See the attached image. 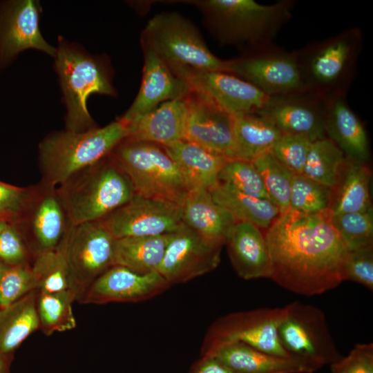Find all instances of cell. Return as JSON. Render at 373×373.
Instances as JSON below:
<instances>
[{
    "label": "cell",
    "instance_id": "1",
    "mask_svg": "<svg viewBox=\"0 0 373 373\" xmlns=\"http://www.w3.org/2000/svg\"><path fill=\"white\" fill-rule=\"evenodd\" d=\"M271 262L269 278L305 296L338 287L348 250L332 224L329 211L280 214L264 233Z\"/></svg>",
    "mask_w": 373,
    "mask_h": 373
},
{
    "label": "cell",
    "instance_id": "2",
    "mask_svg": "<svg viewBox=\"0 0 373 373\" xmlns=\"http://www.w3.org/2000/svg\"><path fill=\"white\" fill-rule=\"evenodd\" d=\"M53 68L66 108L65 130L84 132L98 127L87 106L93 94L115 97L108 59L90 53L79 44L58 36Z\"/></svg>",
    "mask_w": 373,
    "mask_h": 373
},
{
    "label": "cell",
    "instance_id": "3",
    "mask_svg": "<svg viewBox=\"0 0 373 373\" xmlns=\"http://www.w3.org/2000/svg\"><path fill=\"white\" fill-rule=\"evenodd\" d=\"M128 134L121 118L84 132L60 131L46 135L39 144L41 186L55 189L77 173L108 156Z\"/></svg>",
    "mask_w": 373,
    "mask_h": 373
},
{
    "label": "cell",
    "instance_id": "4",
    "mask_svg": "<svg viewBox=\"0 0 373 373\" xmlns=\"http://www.w3.org/2000/svg\"><path fill=\"white\" fill-rule=\"evenodd\" d=\"M56 189L70 227L102 220L135 195L129 177L111 154Z\"/></svg>",
    "mask_w": 373,
    "mask_h": 373
},
{
    "label": "cell",
    "instance_id": "5",
    "mask_svg": "<svg viewBox=\"0 0 373 373\" xmlns=\"http://www.w3.org/2000/svg\"><path fill=\"white\" fill-rule=\"evenodd\" d=\"M191 3L202 11L220 42L247 46L255 52L271 47V40L291 17L294 3L262 5L254 0H204Z\"/></svg>",
    "mask_w": 373,
    "mask_h": 373
},
{
    "label": "cell",
    "instance_id": "6",
    "mask_svg": "<svg viewBox=\"0 0 373 373\" xmlns=\"http://www.w3.org/2000/svg\"><path fill=\"white\" fill-rule=\"evenodd\" d=\"M111 154L129 177L135 194L182 207L191 188L162 146L126 137Z\"/></svg>",
    "mask_w": 373,
    "mask_h": 373
},
{
    "label": "cell",
    "instance_id": "7",
    "mask_svg": "<svg viewBox=\"0 0 373 373\" xmlns=\"http://www.w3.org/2000/svg\"><path fill=\"white\" fill-rule=\"evenodd\" d=\"M362 40L360 29L352 28L296 51L306 92L323 99L345 95Z\"/></svg>",
    "mask_w": 373,
    "mask_h": 373
},
{
    "label": "cell",
    "instance_id": "8",
    "mask_svg": "<svg viewBox=\"0 0 373 373\" xmlns=\"http://www.w3.org/2000/svg\"><path fill=\"white\" fill-rule=\"evenodd\" d=\"M141 43L153 49L169 69L186 67L227 73V60L213 55L195 27L178 13L153 16L142 31Z\"/></svg>",
    "mask_w": 373,
    "mask_h": 373
},
{
    "label": "cell",
    "instance_id": "9",
    "mask_svg": "<svg viewBox=\"0 0 373 373\" xmlns=\"http://www.w3.org/2000/svg\"><path fill=\"white\" fill-rule=\"evenodd\" d=\"M285 308H260L227 314L215 321L207 330L201 356H210L227 345L242 343L270 354L291 356L280 344L278 328Z\"/></svg>",
    "mask_w": 373,
    "mask_h": 373
},
{
    "label": "cell",
    "instance_id": "10",
    "mask_svg": "<svg viewBox=\"0 0 373 373\" xmlns=\"http://www.w3.org/2000/svg\"><path fill=\"white\" fill-rule=\"evenodd\" d=\"M64 238L69 289L79 303L91 284L113 266L115 239L102 220L68 225Z\"/></svg>",
    "mask_w": 373,
    "mask_h": 373
},
{
    "label": "cell",
    "instance_id": "11",
    "mask_svg": "<svg viewBox=\"0 0 373 373\" xmlns=\"http://www.w3.org/2000/svg\"><path fill=\"white\" fill-rule=\"evenodd\" d=\"M285 308V315L278 326V335L289 356L313 363L321 368L341 358L320 309L299 301Z\"/></svg>",
    "mask_w": 373,
    "mask_h": 373
},
{
    "label": "cell",
    "instance_id": "12",
    "mask_svg": "<svg viewBox=\"0 0 373 373\" xmlns=\"http://www.w3.org/2000/svg\"><path fill=\"white\" fill-rule=\"evenodd\" d=\"M227 73L244 79L269 97L306 92L296 51L269 47L227 60Z\"/></svg>",
    "mask_w": 373,
    "mask_h": 373
},
{
    "label": "cell",
    "instance_id": "13",
    "mask_svg": "<svg viewBox=\"0 0 373 373\" xmlns=\"http://www.w3.org/2000/svg\"><path fill=\"white\" fill-rule=\"evenodd\" d=\"M170 70L191 90L206 97L233 117L256 113L269 98L255 86L228 73L186 67Z\"/></svg>",
    "mask_w": 373,
    "mask_h": 373
},
{
    "label": "cell",
    "instance_id": "14",
    "mask_svg": "<svg viewBox=\"0 0 373 373\" xmlns=\"http://www.w3.org/2000/svg\"><path fill=\"white\" fill-rule=\"evenodd\" d=\"M42 7L37 0H16L0 7V71L27 50L42 52L52 59L56 47L41 34Z\"/></svg>",
    "mask_w": 373,
    "mask_h": 373
},
{
    "label": "cell",
    "instance_id": "15",
    "mask_svg": "<svg viewBox=\"0 0 373 373\" xmlns=\"http://www.w3.org/2000/svg\"><path fill=\"white\" fill-rule=\"evenodd\" d=\"M102 222L115 239L171 233L183 224L182 207L135 194Z\"/></svg>",
    "mask_w": 373,
    "mask_h": 373
},
{
    "label": "cell",
    "instance_id": "16",
    "mask_svg": "<svg viewBox=\"0 0 373 373\" xmlns=\"http://www.w3.org/2000/svg\"><path fill=\"white\" fill-rule=\"evenodd\" d=\"M222 247L183 223L172 233L157 271L171 285L187 282L214 270L220 262Z\"/></svg>",
    "mask_w": 373,
    "mask_h": 373
},
{
    "label": "cell",
    "instance_id": "17",
    "mask_svg": "<svg viewBox=\"0 0 373 373\" xmlns=\"http://www.w3.org/2000/svg\"><path fill=\"white\" fill-rule=\"evenodd\" d=\"M325 99L308 92L269 97L256 114L274 125L282 135H296L312 142L325 133Z\"/></svg>",
    "mask_w": 373,
    "mask_h": 373
},
{
    "label": "cell",
    "instance_id": "18",
    "mask_svg": "<svg viewBox=\"0 0 373 373\" xmlns=\"http://www.w3.org/2000/svg\"><path fill=\"white\" fill-rule=\"evenodd\" d=\"M185 102L184 140L231 160L233 117L206 97L193 90L185 96Z\"/></svg>",
    "mask_w": 373,
    "mask_h": 373
},
{
    "label": "cell",
    "instance_id": "19",
    "mask_svg": "<svg viewBox=\"0 0 373 373\" xmlns=\"http://www.w3.org/2000/svg\"><path fill=\"white\" fill-rule=\"evenodd\" d=\"M171 286L157 271L138 274L115 265L91 284L79 303L99 305L140 302L159 295Z\"/></svg>",
    "mask_w": 373,
    "mask_h": 373
},
{
    "label": "cell",
    "instance_id": "20",
    "mask_svg": "<svg viewBox=\"0 0 373 373\" xmlns=\"http://www.w3.org/2000/svg\"><path fill=\"white\" fill-rule=\"evenodd\" d=\"M142 46L144 61L140 88L131 106L120 117L127 125L165 102L185 97L191 90L153 49Z\"/></svg>",
    "mask_w": 373,
    "mask_h": 373
},
{
    "label": "cell",
    "instance_id": "21",
    "mask_svg": "<svg viewBox=\"0 0 373 373\" xmlns=\"http://www.w3.org/2000/svg\"><path fill=\"white\" fill-rule=\"evenodd\" d=\"M236 272L245 280L270 278L271 262L265 234L247 222L237 221L225 242Z\"/></svg>",
    "mask_w": 373,
    "mask_h": 373
},
{
    "label": "cell",
    "instance_id": "22",
    "mask_svg": "<svg viewBox=\"0 0 373 373\" xmlns=\"http://www.w3.org/2000/svg\"><path fill=\"white\" fill-rule=\"evenodd\" d=\"M345 95L325 99V133L353 162L365 163L370 157L365 129L346 102Z\"/></svg>",
    "mask_w": 373,
    "mask_h": 373
},
{
    "label": "cell",
    "instance_id": "23",
    "mask_svg": "<svg viewBox=\"0 0 373 373\" xmlns=\"http://www.w3.org/2000/svg\"><path fill=\"white\" fill-rule=\"evenodd\" d=\"M184 224L213 244L223 246L233 224L238 221L227 210L218 204L208 189L190 190L182 205Z\"/></svg>",
    "mask_w": 373,
    "mask_h": 373
},
{
    "label": "cell",
    "instance_id": "24",
    "mask_svg": "<svg viewBox=\"0 0 373 373\" xmlns=\"http://www.w3.org/2000/svg\"><path fill=\"white\" fill-rule=\"evenodd\" d=\"M210 356L237 373H313L321 368L300 358L270 354L242 343L223 346Z\"/></svg>",
    "mask_w": 373,
    "mask_h": 373
},
{
    "label": "cell",
    "instance_id": "25",
    "mask_svg": "<svg viewBox=\"0 0 373 373\" xmlns=\"http://www.w3.org/2000/svg\"><path fill=\"white\" fill-rule=\"evenodd\" d=\"M185 97L165 102L128 125L127 138L167 146L184 140Z\"/></svg>",
    "mask_w": 373,
    "mask_h": 373
},
{
    "label": "cell",
    "instance_id": "26",
    "mask_svg": "<svg viewBox=\"0 0 373 373\" xmlns=\"http://www.w3.org/2000/svg\"><path fill=\"white\" fill-rule=\"evenodd\" d=\"M162 146L191 189L200 187L211 191L219 183L218 175L229 160L222 155L186 140Z\"/></svg>",
    "mask_w": 373,
    "mask_h": 373
},
{
    "label": "cell",
    "instance_id": "27",
    "mask_svg": "<svg viewBox=\"0 0 373 373\" xmlns=\"http://www.w3.org/2000/svg\"><path fill=\"white\" fill-rule=\"evenodd\" d=\"M32 233L37 252L58 246L68 228L66 215L57 189L40 186L30 211Z\"/></svg>",
    "mask_w": 373,
    "mask_h": 373
},
{
    "label": "cell",
    "instance_id": "28",
    "mask_svg": "<svg viewBox=\"0 0 373 373\" xmlns=\"http://www.w3.org/2000/svg\"><path fill=\"white\" fill-rule=\"evenodd\" d=\"M171 234L115 239L113 266H121L138 274L157 271Z\"/></svg>",
    "mask_w": 373,
    "mask_h": 373
},
{
    "label": "cell",
    "instance_id": "29",
    "mask_svg": "<svg viewBox=\"0 0 373 373\" xmlns=\"http://www.w3.org/2000/svg\"><path fill=\"white\" fill-rule=\"evenodd\" d=\"M39 290L35 289L9 306L0 308V354L8 356L39 329Z\"/></svg>",
    "mask_w": 373,
    "mask_h": 373
},
{
    "label": "cell",
    "instance_id": "30",
    "mask_svg": "<svg viewBox=\"0 0 373 373\" xmlns=\"http://www.w3.org/2000/svg\"><path fill=\"white\" fill-rule=\"evenodd\" d=\"M282 133L256 113L233 117V143L231 160L253 162L270 151Z\"/></svg>",
    "mask_w": 373,
    "mask_h": 373
},
{
    "label": "cell",
    "instance_id": "31",
    "mask_svg": "<svg viewBox=\"0 0 373 373\" xmlns=\"http://www.w3.org/2000/svg\"><path fill=\"white\" fill-rule=\"evenodd\" d=\"M211 193L214 201L238 221L250 222L260 229H267L280 215L271 201L246 195L225 182H219Z\"/></svg>",
    "mask_w": 373,
    "mask_h": 373
},
{
    "label": "cell",
    "instance_id": "32",
    "mask_svg": "<svg viewBox=\"0 0 373 373\" xmlns=\"http://www.w3.org/2000/svg\"><path fill=\"white\" fill-rule=\"evenodd\" d=\"M345 168L343 179L339 182V189L329 209L331 216L363 211L372 207L369 168L365 163L353 162L347 158Z\"/></svg>",
    "mask_w": 373,
    "mask_h": 373
},
{
    "label": "cell",
    "instance_id": "33",
    "mask_svg": "<svg viewBox=\"0 0 373 373\" xmlns=\"http://www.w3.org/2000/svg\"><path fill=\"white\" fill-rule=\"evenodd\" d=\"M347 158L329 138L312 142L303 175L331 189L337 186Z\"/></svg>",
    "mask_w": 373,
    "mask_h": 373
},
{
    "label": "cell",
    "instance_id": "34",
    "mask_svg": "<svg viewBox=\"0 0 373 373\" xmlns=\"http://www.w3.org/2000/svg\"><path fill=\"white\" fill-rule=\"evenodd\" d=\"M75 300V296L69 289L54 293L39 291L37 312L39 329L44 334L50 336L55 332L69 331L76 327L73 311Z\"/></svg>",
    "mask_w": 373,
    "mask_h": 373
},
{
    "label": "cell",
    "instance_id": "35",
    "mask_svg": "<svg viewBox=\"0 0 373 373\" xmlns=\"http://www.w3.org/2000/svg\"><path fill=\"white\" fill-rule=\"evenodd\" d=\"M32 267L39 291L54 293L69 289L64 236L55 249L37 253Z\"/></svg>",
    "mask_w": 373,
    "mask_h": 373
},
{
    "label": "cell",
    "instance_id": "36",
    "mask_svg": "<svg viewBox=\"0 0 373 373\" xmlns=\"http://www.w3.org/2000/svg\"><path fill=\"white\" fill-rule=\"evenodd\" d=\"M258 171L269 200L280 214L290 210V193L294 173L283 165L270 152L251 162Z\"/></svg>",
    "mask_w": 373,
    "mask_h": 373
},
{
    "label": "cell",
    "instance_id": "37",
    "mask_svg": "<svg viewBox=\"0 0 373 373\" xmlns=\"http://www.w3.org/2000/svg\"><path fill=\"white\" fill-rule=\"evenodd\" d=\"M333 189L303 174H294L290 193V209L305 214L329 211Z\"/></svg>",
    "mask_w": 373,
    "mask_h": 373
},
{
    "label": "cell",
    "instance_id": "38",
    "mask_svg": "<svg viewBox=\"0 0 373 373\" xmlns=\"http://www.w3.org/2000/svg\"><path fill=\"white\" fill-rule=\"evenodd\" d=\"M330 219L348 251L373 247L372 207L363 211L330 215Z\"/></svg>",
    "mask_w": 373,
    "mask_h": 373
},
{
    "label": "cell",
    "instance_id": "39",
    "mask_svg": "<svg viewBox=\"0 0 373 373\" xmlns=\"http://www.w3.org/2000/svg\"><path fill=\"white\" fill-rule=\"evenodd\" d=\"M218 180L231 185L246 195L270 200L262 178L251 162L229 160L221 169Z\"/></svg>",
    "mask_w": 373,
    "mask_h": 373
},
{
    "label": "cell",
    "instance_id": "40",
    "mask_svg": "<svg viewBox=\"0 0 373 373\" xmlns=\"http://www.w3.org/2000/svg\"><path fill=\"white\" fill-rule=\"evenodd\" d=\"M35 289H38L37 281L32 265L6 266L0 271V308L9 306Z\"/></svg>",
    "mask_w": 373,
    "mask_h": 373
},
{
    "label": "cell",
    "instance_id": "41",
    "mask_svg": "<svg viewBox=\"0 0 373 373\" xmlns=\"http://www.w3.org/2000/svg\"><path fill=\"white\" fill-rule=\"evenodd\" d=\"M312 142L304 136L282 135L269 152L294 174H303Z\"/></svg>",
    "mask_w": 373,
    "mask_h": 373
},
{
    "label": "cell",
    "instance_id": "42",
    "mask_svg": "<svg viewBox=\"0 0 373 373\" xmlns=\"http://www.w3.org/2000/svg\"><path fill=\"white\" fill-rule=\"evenodd\" d=\"M343 280L359 283L373 291V247L348 251Z\"/></svg>",
    "mask_w": 373,
    "mask_h": 373
},
{
    "label": "cell",
    "instance_id": "43",
    "mask_svg": "<svg viewBox=\"0 0 373 373\" xmlns=\"http://www.w3.org/2000/svg\"><path fill=\"white\" fill-rule=\"evenodd\" d=\"M40 188H17L0 182V211L11 217L31 209Z\"/></svg>",
    "mask_w": 373,
    "mask_h": 373
},
{
    "label": "cell",
    "instance_id": "44",
    "mask_svg": "<svg viewBox=\"0 0 373 373\" xmlns=\"http://www.w3.org/2000/svg\"><path fill=\"white\" fill-rule=\"evenodd\" d=\"M336 373H373V344L358 343L346 356L330 365Z\"/></svg>",
    "mask_w": 373,
    "mask_h": 373
},
{
    "label": "cell",
    "instance_id": "45",
    "mask_svg": "<svg viewBox=\"0 0 373 373\" xmlns=\"http://www.w3.org/2000/svg\"><path fill=\"white\" fill-rule=\"evenodd\" d=\"M27 249L18 232L9 225L0 234V259L10 265L27 263Z\"/></svg>",
    "mask_w": 373,
    "mask_h": 373
},
{
    "label": "cell",
    "instance_id": "46",
    "mask_svg": "<svg viewBox=\"0 0 373 373\" xmlns=\"http://www.w3.org/2000/svg\"><path fill=\"white\" fill-rule=\"evenodd\" d=\"M188 373H237L212 356H201Z\"/></svg>",
    "mask_w": 373,
    "mask_h": 373
},
{
    "label": "cell",
    "instance_id": "47",
    "mask_svg": "<svg viewBox=\"0 0 373 373\" xmlns=\"http://www.w3.org/2000/svg\"><path fill=\"white\" fill-rule=\"evenodd\" d=\"M8 356L0 355V373H8L7 358Z\"/></svg>",
    "mask_w": 373,
    "mask_h": 373
},
{
    "label": "cell",
    "instance_id": "48",
    "mask_svg": "<svg viewBox=\"0 0 373 373\" xmlns=\"http://www.w3.org/2000/svg\"><path fill=\"white\" fill-rule=\"evenodd\" d=\"M13 218L10 216L0 211V220L6 221Z\"/></svg>",
    "mask_w": 373,
    "mask_h": 373
},
{
    "label": "cell",
    "instance_id": "49",
    "mask_svg": "<svg viewBox=\"0 0 373 373\" xmlns=\"http://www.w3.org/2000/svg\"><path fill=\"white\" fill-rule=\"evenodd\" d=\"M8 226L6 221L0 220V234Z\"/></svg>",
    "mask_w": 373,
    "mask_h": 373
},
{
    "label": "cell",
    "instance_id": "50",
    "mask_svg": "<svg viewBox=\"0 0 373 373\" xmlns=\"http://www.w3.org/2000/svg\"><path fill=\"white\" fill-rule=\"evenodd\" d=\"M6 267V265H3V263L0 262V271H2L3 269H5Z\"/></svg>",
    "mask_w": 373,
    "mask_h": 373
},
{
    "label": "cell",
    "instance_id": "51",
    "mask_svg": "<svg viewBox=\"0 0 373 373\" xmlns=\"http://www.w3.org/2000/svg\"><path fill=\"white\" fill-rule=\"evenodd\" d=\"M332 372V373H336V372Z\"/></svg>",
    "mask_w": 373,
    "mask_h": 373
},
{
    "label": "cell",
    "instance_id": "52",
    "mask_svg": "<svg viewBox=\"0 0 373 373\" xmlns=\"http://www.w3.org/2000/svg\"><path fill=\"white\" fill-rule=\"evenodd\" d=\"M6 268V267H5Z\"/></svg>",
    "mask_w": 373,
    "mask_h": 373
}]
</instances>
